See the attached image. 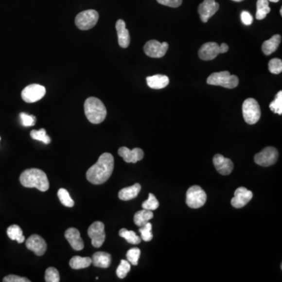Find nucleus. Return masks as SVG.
<instances>
[{"label":"nucleus","instance_id":"obj_30","mask_svg":"<svg viewBox=\"0 0 282 282\" xmlns=\"http://www.w3.org/2000/svg\"><path fill=\"white\" fill-rule=\"evenodd\" d=\"M31 137L35 141H42L46 144L51 143V137L47 134V132L44 129H41L39 130H33L31 132Z\"/></svg>","mask_w":282,"mask_h":282},{"label":"nucleus","instance_id":"obj_36","mask_svg":"<svg viewBox=\"0 0 282 282\" xmlns=\"http://www.w3.org/2000/svg\"><path fill=\"white\" fill-rule=\"evenodd\" d=\"M45 281L47 282H60L58 270L54 267H49L45 273Z\"/></svg>","mask_w":282,"mask_h":282},{"label":"nucleus","instance_id":"obj_20","mask_svg":"<svg viewBox=\"0 0 282 282\" xmlns=\"http://www.w3.org/2000/svg\"><path fill=\"white\" fill-rule=\"evenodd\" d=\"M147 86L154 89H163L167 87L169 83V79L168 76L164 75H155L152 76L147 77Z\"/></svg>","mask_w":282,"mask_h":282},{"label":"nucleus","instance_id":"obj_17","mask_svg":"<svg viewBox=\"0 0 282 282\" xmlns=\"http://www.w3.org/2000/svg\"><path fill=\"white\" fill-rule=\"evenodd\" d=\"M214 166L221 175L227 176L231 174L234 169V164L230 159L217 154L213 158Z\"/></svg>","mask_w":282,"mask_h":282},{"label":"nucleus","instance_id":"obj_5","mask_svg":"<svg viewBox=\"0 0 282 282\" xmlns=\"http://www.w3.org/2000/svg\"><path fill=\"white\" fill-rule=\"evenodd\" d=\"M242 113L245 121L249 125L258 123L261 117L260 105L254 98L246 99L242 105Z\"/></svg>","mask_w":282,"mask_h":282},{"label":"nucleus","instance_id":"obj_39","mask_svg":"<svg viewBox=\"0 0 282 282\" xmlns=\"http://www.w3.org/2000/svg\"><path fill=\"white\" fill-rule=\"evenodd\" d=\"M157 2L164 6L176 8L182 4L183 0H157Z\"/></svg>","mask_w":282,"mask_h":282},{"label":"nucleus","instance_id":"obj_26","mask_svg":"<svg viewBox=\"0 0 282 282\" xmlns=\"http://www.w3.org/2000/svg\"><path fill=\"white\" fill-rule=\"evenodd\" d=\"M270 12L269 1L268 0H258L256 3V18L257 20H263Z\"/></svg>","mask_w":282,"mask_h":282},{"label":"nucleus","instance_id":"obj_33","mask_svg":"<svg viewBox=\"0 0 282 282\" xmlns=\"http://www.w3.org/2000/svg\"><path fill=\"white\" fill-rule=\"evenodd\" d=\"M159 206V202L158 201L157 198L155 197L153 194L150 193L149 196H148V198H147V201L143 202L142 204V207L144 210H157Z\"/></svg>","mask_w":282,"mask_h":282},{"label":"nucleus","instance_id":"obj_38","mask_svg":"<svg viewBox=\"0 0 282 282\" xmlns=\"http://www.w3.org/2000/svg\"><path fill=\"white\" fill-rule=\"evenodd\" d=\"M20 118L24 126H33L36 122V118L35 117L34 115H28L26 113H20Z\"/></svg>","mask_w":282,"mask_h":282},{"label":"nucleus","instance_id":"obj_29","mask_svg":"<svg viewBox=\"0 0 282 282\" xmlns=\"http://www.w3.org/2000/svg\"><path fill=\"white\" fill-rule=\"evenodd\" d=\"M57 196L59 199L61 201V203L66 207H73L75 205V202L73 201L72 198L70 197L69 192L65 188H61L57 192Z\"/></svg>","mask_w":282,"mask_h":282},{"label":"nucleus","instance_id":"obj_18","mask_svg":"<svg viewBox=\"0 0 282 282\" xmlns=\"http://www.w3.org/2000/svg\"><path fill=\"white\" fill-rule=\"evenodd\" d=\"M115 28L117 31L118 41L122 48H127L130 43V35L129 30L126 28V25L124 20L119 19L115 24Z\"/></svg>","mask_w":282,"mask_h":282},{"label":"nucleus","instance_id":"obj_35","mask_svg":"<svg viewBox=\"0 0 282 282\" xmlns=\"http://www.w3.org/2000/svg\"><path fill=\"white\" fill-rule=\"evenodd\" d=\"M268 69L270 73L278 75L282 71V61L279 58H273L268 64Z\"/></svg>","mask_w":282,"mask_h":282},{"label":"nucleus","instance_id":"obj_16","mask_svg":"<svg viewBox=\"0 0 282 282\" xmlns=\"http://www.w3.org/2000/svg\"><path fill=\"white\" fill-rule=\"evenodd\" d=\"M119 155L128 163H136L143 159L144 153L141 148L136 147L133 150H129L128 147H122L119 149Z\"/></svg>","mask_w":282,"mask_h":282},{"label":"nucleus","instance_id":"obj_42","mask_svg":"<svg viewBox=\"0 0 282 282\" xmlns=\"http://www.w3.org/2000/svg\"><path fill=\"white\" fill-rule=\"evenodd\" d=\"M229 50V47L226 43H222L220 46V53H225Z\"/></svg>","mask_w":282,"mask_h":282},{"label":"nucleus","instance_id":"obj_46","mask_svg":"<svg viewBox=\"0 0 282 282\" xmlns=\"http://www.w3.org/2000/svg\"><path fill=\"white\" fill-rule=\"evenodd\" d=\"M0 141H1V137H0Z\"/></svg>","mask_w":282,"mask_h":282},{"label":"nucleus","instance_id":"obj_25","mask_svg":"<svg viewBox=\"0 0 282 282\" xmlns=\"http://www.w3.org/2000/svg\"><path fill=\"white\" fill-rule=\"evenodd\" d=\"M91 264H92V259L89 257H81L79 256H74L70 259L69 262L70 267L75 270L88 267L90 266Z\"/></svg>","mask_w":282,"mask_h":282},{"label":"nucleus","instance_id":"obj_34","mask_svg":"<svg viewBox=\"0 0 282 282\" xmlns=\"http://www.w3.org/2000/svg\"><path fill=\"white\" fill-rule=\"evenodd\" d=\"M130 268H131V266H130V263L129 261L122 260L121 263H120L119 266H118L117 270H116L117 276L119 278H121V279L125 278L128 273L129 272Z\"/></svg>","mask_w":282,"mask_h":282},{"label":"nucleus","instance_id":"obj_40","mask_svg":"<svg viewBox=\"0 0 282 282\" xmlns=\"http://www.w3.org/2000/svg\"><path fill=\"white\" fill-rule=\"evenodd\" d=\"M3 282H30V280H28L27 278H23V277L17 276V275H8V276L5 277L3 278Z\"/></svg>","mask_w":282,"mask_h":282},{"label":"nucleus","instance_id":"obj_41","mask_svg":"<svg viewBox=\"0 0 282 282\" xmlns=\"http://www.w3.org/2000/svg\"><path fill=\"white\" fill-rule=\"evenodd\" d=\"M241 19H242V23L246 25H250V24H252V21H253L252 14L248 11H242V14H241Z\"/></svg>","mask_w":282,"mask_h":282},{"label":"nucleus","instance_id":"obj_3","mask_svg":"<svg viewBox=\"0 0 282 282\" xmlns=\"http://www.w3.org/2000/svg\"><path fill=\"white\" fill-rule=\"evenodd\" d=\"M84 111L87 119L93 124H100L105 121L107 116V109L103 102L97 97L87 99L85 101Z\"/></svg>","mask_w":282,"mask_h":282},{"label":"nucleus","instance_id":"obj_10","mask_svg":"<svg viewBox=\"0 0 282 282\" xmlns=\"http://www.w3.org/2000/svg\"><path fill=\"white\" fill-rule=\"evenodd\" d=\"M88 235L92 240V246L100 248L105 241V224L101 221H95L88 228Z\"/></svg>","mask_w":282,"mask_h":282},{"label":"nucleus","instance_id":"obj_44","mask_svg":"<svg viewBox=\"0 0 282 282\" xmlns=\"http://www.w3.org/2000/svg\"><path fill=\"white\" fill-rule=\"evenodd\" d=\"M232 1H234V2H242L243 0H232Z\"/></svg>","mask_w":282,"mask_h":282},{"label":"nucleus","instance_id":"obj_28","mask_svg":"<svg viewBox=\"0 0 282 282\" xmlns=\"http://www.w3.org/2000/svg\"><path fill=\"white\" fill-rule=\"evenodd\" d=\"M119 235L121 236L122 238H125L127 242H129L130 244L138 245L141 242V238L139 236L137 235L135 232L133 230H128L125 228H123L119 230Z\"/></svg>","mask_w":282,"mask_h":282},{"label":"nucleus","instance_id":"obj_7","mask_svg":"<svg viewBox=\"0 0 282 282\" xmlns=\"http://www.w3.org/2000/svg\"><path fill=\"white\" fill-rule=\"evenodd\" d=\"M99 14L94 10H87L77 14L75 18V25L80 30H89L97 24Z\"/></svg>","mask_w":282,"mask_h":282},{"label":"nucleus","instance_id":"obj_21","mask_svg":"<svg viewBox=\"0 0 282 282\" xmlns=\"http://www.w3.org/2000/svg\"><path fill=\"white\" fill-rule=\"evenodd\" d=\"M282 42V36L280 35H274L270 39L265 41L262 45V51L266 56L272 54L273 53L278 50Z\"/></svg>","mask_w":282,"mask_h":282},{"label":"nucleus","instance_id":"obj_1","mask_svg":"<svg viewBox=\"0 0 282 282\" xmlns=\"http://www.w3.org/2000/svg\"><path fill=\"white\" fill-rule=\"evenodd\" d=\"M114 170V157L110 153L100 156L96 164L91 166L87 173L88 181L93 184H102L110 178Z\"/></svg>","mask_w":282,"mask_h":282},{"label":"nucleus","instance_id":"obj_12","mask_svg":"<svg viewBox=\"0 0 282 282\" xmlns=\"http://www.w3.org/2000/svg\"><path fill=\"white\" fill-rule=\"evenodd\" d=\"M220 8V5L216 0H204L198 6V13L202 22H208V20L217 12Z\"/></svg>","mask_w":282,"mask_h":282},{"label":"nucleus","instance_id":"obj_37","mask_svg":"<svg viewBox=\"0 0 282 282\" xmlns=\"http://www.w3.org/2000/svg\"><path fill=\"white\" fill-rule=\"evenodd\" d=\"M141 250L138 248H133L129 249L126 253L127 260L130 264L134 266L138 264L140 256H141Z\"/></svg>","mask_w":282,"mask_h":282},{"label":"nucleus","instance_id":"obj_45","mask_svg":"<svg viewBox=\"0 0 282 282\" xmlns=\"http://www.w3.org/2000/svg\"><path fill=\"white\" fill-rule=\"evenodd\" d=\"M280 14H281V15H282V8H281V10H280Z\"/></svg>","mask_w":282,"mask_h":282},{"label":"nucleus","instance_id":"obj_15","mask_svg":"<svg viewBox=\"0 0 282 282\" xmlns=\"http://www.w3.org/2000/svg\"><path fill=\"white\" fill-rule=\"evenodd\" d=\"M220 53V46L216 42H206L198 51V56L203 61L213 60Z\"/></svg>","mask_w":282,"mask_h":282},{"label":"nucleus","instance_id":"obj_9","mask_svg":"<svg viewBox=\"0 0 282 282\" xmlns=\"http://www.w3.org/2000/svg\"><path fill=\"white\" fill-rule=\"evenodd\" d=\"M46 88L39 84H31L25 87L21 93V97L27 103H35L44 97Z\"/></svg>","mask_w":282,"mask_h":282},{"label":"nucleus","instance_id":"obj_4","mask_svg":"<svg viewBox=\"0 0 282 282\" xmlns=\"http://www.w3.org/2000/svg\"><path fill=\"white\" fill-rule=\"evenodd\" d=\"M207 83L212 86H220L227 89H234L238 87L239 79L234 75H230L228 70L212 73L208 77Z\"/></svg>","mask_w":282,"mask_h":282},{"label":"nucleus","instance_id":"obj_23","mask_svg":"<svg viewBox=\"0 0 282 282\" xmlns=\"http://www.w3.org/2000/svg\"><path fill=\"white\" fill-rule=\"evenodd\" d=\"M141 186L140 183H135L131 187L123 188L119 193V197L123 201H129L137 197L141 192Z\"/></svg>","mask_w":282,"mask_h":282},{"label":"nucleus","instance_id":"obj_14","mask_svg":"<svg viewBox=\"0 0 282 282\" xmlns=\"http://www.w3.org/2000/svg\"><path fill=\"white\" fill-rule=\"evenodd\" d=\"M25 245L27 248L33 251L38 256H42L47 251V243L45 242V240L38 234L31 235L27 239Z\"/></svg>","mask_w":282,"mask_h":282},{"label":"nucleus","instance_id":"obj_19","mask_svg":"<svg viewBox=\"0 0 282 282\" xmlns=\"http://www.w3.org/2000/svg\"><path fill=\"white\" fill-rule=\"evenodd\" d=\"M65 237L74 249L80 251L84 248L83 240L81 238L80 233L76 228H69L65 231Z\"/></svg>","mask_w":282,"mask_h":282},{"label":"nucleus","instance_id":"obj_24","mask_svg":"<svg viewBox=\"0 0 282 282\" xmlns=\"http://www.w3.org/2000/svg\"><path fill=\"white\" fill-rule=\"evenodd\" d=\"M154 217V214L151 210H141L136 212L134 215V223L138 227L147 224V222H149Z\"/></svg>","mask_w":282,"mask_h":282},{"label":"nucleus","instance_id":"obj_43","mask_svg":"<svg viewBox=\"0 0 282 282\" xmlns=\"http://www.w3.org/2000/svg\"><path fill=\"white\" fill-rule=\"evenodd\" d=\"M268 1H270V2H279V1H280V0H268Z\"/></svg>","mask_w":282,"mask_h":282},{"label":"nucleus","instance_id":"obj_6","mask_svg":"<svg viewBox=\"0 0 282 282\" xmlns=\"http://www.w3.org/2000/svg\"><path fill=\"white\" fill-rule=\"evenodd\" d=\"M207 195L199 186H192L187 192L186 203L192 209H199L206 204Z\"/></svg>","mask_w":282,"mask_h":282},{"label":"nucleus","instance_id":"obj_27","mask_svg":"<svg viewBox=\"0 0 282 282\" xmlns=\"http://www.w3.org/2000/svg\"><path fill=\"white\" fill-rule=\"evenodd\" d=\"M7 235L11 240H16L18 243H23L25 240L21 228L18 225H11L7 229Z\"/></svg>","mask_w":282,"mask_h":282},{"label":"nucleus","instance_id":"obj_32","mask_svg":"<svg viewBox=\"0 0 282 282\" xmlns=\"http://www.w3.org/2000/svg\"><path fill=\"white\" fill-rule=\"evenodd\" d=\"M270 108L274 113L278 115L282 114V91H279L277 93L274 101L270 104Z\"/></svg>","mask_w":282,"mask_h":282},{"label":"nucleus","instance_id":"obj_13","mask_svg":"<svg viewBox=\"0 0 282 282\" xmlns=\"http://www.w3.org/2000/svg\"><path fill=\"white\" fill-rule=\"evenodd\" d=\"M252 197L253 194L249 190L243 187L238 188L234 192V197L231 199L232 206H234L236 209L244 207L250 202Z\"/></svg>","mask_w":282,"mask_h":282},{"label":"nucleus","instance_id":"obj_11","mask_svg":"<svg viewBox=\"0 0 282 282\" xmlns=\"http://www.w3.org/2000/svg\"><path fill=\"white\" fill-rule=\"evenodd\" d=\"M169 49L167 42H160L159 41L152 39L148 41L143 47V51L146 55L152 58H161L165 56Z\"/></svg>","mask_w":282,"mask_h":282},{"label":"nucleus","instance_id":"obj_2","mask_svg":"<svg viewBox=\"0 0 282 282\" xmlns=\"http://www.w3.org/2000/svg\"><path fill=\"white\" fill-rule=\"evenodd\" d=\"M20 182L25 188H35L44 192L50 188L47 174L39 169H28L24 170L20 176Z\"/></svg>","mask_w":282,"mask_h":282},{"label":"nucleus","instance_id":"obj_8","mask_svg":"<svg viewBox=\"0 0 282 282\" xmlns=\"http://www.w3.org/2000/svg\"><path fill=\"white\" fill-rule=\"evenodd\" d=\"M278 156L279 154L275 147H265L262 151H260V153L255 155L254 161L257 165L264 167H268L276 163Z\"/></svg>","mask_w":282,"mask_h":282},{"label":"nucleus","instance_id":"obj_22","mask_svg":"<svg viewBox=\"0 0 282 282\" xmlns=\"http://www.w3.org/2000/svg\"><path fill=\"white\" fill-rule=\"evenodd\" d=\"M111 263V256L110 254L105 252H95L92 258V264L97 267L107 268Z\"/></svg>","mask_w":282,"mask_h":282},{"label":"nucleus","instance_id":"obj_31","mask_svg":"<svg viewBox=\"0 0 282 282\" xmlns=\"http://www.w3.org/2000/svg\"><path fill=\"white\" fill-rule=\"evenodd\" d=\"M152 225L151 223L147 222V224L140 227L139 231L141 234V239L143 240L144 242H150L153 238L152 234Z\"/></svg>","mask_w":282,"mask_h":282}]
</instances>
